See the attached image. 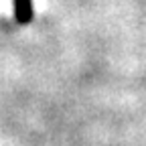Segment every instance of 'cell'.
Wrapping results in <instances>:
<instances>
[{
    "label": "cell",
    "instance_id": "cell-1",
    "mask_svg": "<svg viewBox=\"0 0 146 146\" xmlns=\"http://www.w3.org/2000/svg\"><path fill=\"white\" fill-rule=\"evenodd\" d=\"M16 16L21 23H27L31 16V2L29 0H16Z\"/></svg>",
    "mask_w": 146,
    "mask_h": 146
}]
</instances>
